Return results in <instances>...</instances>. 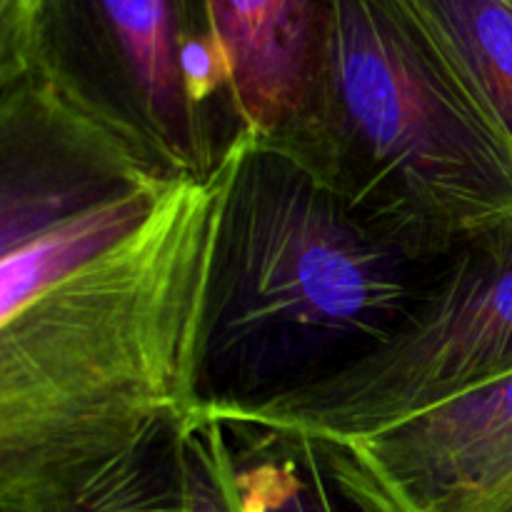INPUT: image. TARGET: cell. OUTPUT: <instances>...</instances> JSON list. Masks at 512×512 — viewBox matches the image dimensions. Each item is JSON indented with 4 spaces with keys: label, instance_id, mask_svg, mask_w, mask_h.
<instances>
[{
    "label": "cell",
    "instance_id": "cell-1",
    "mask_svg": "<svg viewBox=\"0 0 512 512\" xmlns=\"http://www.w3.org/2000/svg\"><path fill=\"white\" fill-rule=\"evenodd\" d=\"M233 148L170 180L130 233L0 315V505L170 438L203 408Z\"/></svg>",
    "mask_w": 512,
    "mask_h": 512
},
{
    "label": "cell",
    "instance_id": "cell-3",
    "mask_svg": "<svg viewBox=\"0 0 512 512\" xmlns=\"http://www.w3.org/2000/svg\"><path fill=\"white\" fill-rule=\"evenodd\" d=\"M280 148L423 258L512 220L510 143L398 0H330L313 103Z\"/></svg>",
    "mask_w": 512,
    "mask_h": 512
},
{
    "label": "cell",
    "instance_id": "cell-2",
    "mask_svg": "<svg viewBox=\"0 0 512 512\" xmlns=\"http://www.w3.org/2000/svg\"><path fill=\"white\" fill-rule=\"evenodd\" d=\"M228 143L198 418L265 403L368 355L445 260L355 213L290 150L243 130Z\"/></svg>",
    "mask_w": 512,
    "mask_h": 512
},
{
    "label": "cell",
    "instance_id": "cell-12",
    "mask_svg": "<svg viewBox=\"0 0 512 512\" xmlns=\"http://www.w3.org/2000/svg\"><path fill=\"white\" fill-rule=\"evenodd\" d=\"M188 512H240L235 495L238 455L218 420H195L178 433Z\"/></svg>",
    "mask_w": 512,
    "mask_h": 512
},
{
    "label": "cell",
    "instance_id": "cell-5",
    "mask_svg": "<svg viewBox=\"0 0 512 512\" xmlns=\"http://www.w3.org/2000/svg\"><path fill=\"white\" fill-rule=\"evenodd\" d=\"M338 488L383 512H453L512 458V370L403 423L318 445Z\"/></svg>",
    "mask_w": 512,
    "mask_h": 512
},
{
    "label": "cell",
    "instance_id": "cell-8",
    "mask_svg": "<svg viewBox=\"0 0 512 512\" xmlns=\"http://www.w3.org/2000/svg\"><path fill=\"white\" fill-rule=\"evenodd\" d=\"M465 98L512 148V0H398Z\"/></svg>",
    "mask_w": 512,
    "mask_h": 512
},
{
    "label": "cell",
    "instance_id": "cell-6",
    "mask_svg": "<svg viewBox=\"0 0 512 512\" xmlns=\"http://www.w3.org/2000/svg\"><path fill=\"white\" fill-rule=\"evenodd\" d=\"M70 20L90 30L160 160L175 175L210 173L220 153L180 65L183 35L205 28L200 0H63L55 28Z\"/></svg>",
    "mask_w": 512,
    "mask_h": 512
},
{
    "label": "cell",
    "instance_id": "cell-7",
    "mask_svg": "<svg viewBox=\"0 0 512 512\" xmlns=\"http://www.w3.org/2000/svg\"><path fill=\"white\" fill-rule=\"evenodd\" d=\"M200 8L228 65L235 130L288 145L313 103L330 0H200Z\"/></svg>",
    "mask_w": 512,
    "mask_h": 512
},
{
    "label": "cell",
    "instance_id": "cell-11",
    "mask_svg": "<svg viewBox=\"0 0 512 512\" xmlns=\"http://www.w3.org/2000/svg\"><path fill=\"white\" fill-rule=\"evenodd\" d=\"M275 440L285 445L283 458L253 465L238 460L235 495L240 512H383L335 485L318 445Z\"/></svg>",
    "mask_w": 512,
    "mask_h": 512
},
{
    "label": "cell",
    "instance_id": "cell-10",
    "mask_svg": "<svg viewBox=\"0 0 512 512\" xmlns=\"http://www.w3.org/2000/svg\"><path fill=\"white\" fill-rule=\"evenodd\" d=\"M0 512H188L178 433L0 505Z\"/></svg>",
    "mask_w": 512,
    "mask_h": 512
},
{
    "label": "cell",
    "instance_id": "cell-9",
    "mask_svg": "<svg viewBox=\"0 0 512 512\" xmlns=\"http://www.w3.org/2000/svg\"><path fill=\"white\" fill-rule=\"evenodd\" d=\"M173 178L120 188L3 245L0 315L13 313L40 290L130 233L150 213Z\"/></svg>",
    "mask_w": 512,
    "mask_h": 512
},
{
    "label": "cell",
    "instance_id": "cell-13",
    "mask_svg": "<svg viewBox=\"0 0 512 512\" xmlns=\"http://www.w3.org/2000/svg\"><path fill=\"white\" fill-rule=\"evenodd\" d=\"M63 0H0V85L38 68L53 50Z\"/></svg>",
    "mask_w": 512,
    "mask_h": 512
},
{
    "label": "cell",
    "instance_id": "cell-14",
    "mask_svg": "<svg viewBox=\"0 0 512 512\" xmlns=\"http://www.w3.org/2000/svg\"><path fill=\"white\" fill-rule=\"evenodd\" d=\"M453 512H512V458L505 460L473 495Z\"/></svg>",
    "mask_w": 512,
    "mask_h": 512
},
{
    "label": "cell",
    "instance_id": "cell-4",
    "mask_svg": "<svg viewBox=\"0 0 512 512\" xmlns=\"http://www.w3.org/2000/svg\"><path fill=\"white\" fill-rule=\"evenodd\" d=\"M510 370L512 220L453 250L395 333L368 355L273 400L198 420L330 448L393 428Z\"/></svg>",
    "mask_w": 512,
    "mask_h": 512
}]
</instances>
